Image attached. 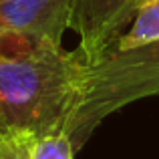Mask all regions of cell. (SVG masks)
I'll list each match as a JSON object with an SVG mask.
<instances>
[{"label": "cell", "mask_w": 159, "mask_h": 159, "mask_svg": "<svg viewBox=\"0 0 159 159\" xmlns=\"http://www.w3.org/2000/svg\"><path fill=\"white\" fill-rule=\"evenodd\" d=\"M85 79L79 51L0 32V135H66L85 95Z\"/></svg>", "instance_id": "6da1fadb"}, {"label": "cell", "mask_w": 159, "mask_h": 159, "mask_svg": "<svg viewBox=\"0 0 159 159\" xmlns=\"http://www.w3.org/2000/svg\"><path fill=\"white\" fill-rule=\"evenodd\" d=\"M159 95V39L141 47L109 48L87 66L85 95L66 135L81 149L93 131L119 109Z\"/></svg>", "instance_id": "7a4b0ae2"}, {"label": "cell", "mask_w": 159, "mask_h": 159, "mask_svg": "<svg viewBox=\"0 0 159 159\" xmlns=\"http://www.w3.org/2000/svg\"><path fill=\"white\" fill-rule=\"evenodd\" d=\"M149 0H77L70 28L79 34L77 51L85 65L103 58L117 43L121 30L133 22Z\"/></svg>", "instance_id": "3957f363"}, {"label": "cell", "mask_w": 159, "mask_h": 159, "mask_svg": "<svg viewBox=\"0 0 159 159\" xmlns=\"http://www.w3.org/2000/svg\"><path fill=\"white\" fill-rule=\"evenodd\" d=\"M77 0H0V32L61 44Z\"/></svg>", "instance_id": "277c9868"}, {"label": "cell", "mask_w": 159, "mask_h": 159, "mask_svg": "<svg viewBox=\"0 0 159 159\" xmlns=\"http://www.w3.org/2000/svg\"><path fill=\"white\" fill-rule=\"evenodd\" d=\"M155 39H159V0H149L137 12L135 20L131 22V28L125 34H121L111 48L127 51V48H135L145 43H151Z\"/></svg>", "instance_id": "5b68a950"}, {"label": "cell", "mask_w": 159, "mask_h": 159, "mask_svg": "<svg viewBox=\"0 0 159 159\" xmlns=\"http://www.w3.org/2000/svg\"><path fill=\"white\" fill-rule=\"evenodd\" d=\"M75 151L77 149L69 135L52 133V135H43L34 139L30 159H73Z\"/></svg>", "instance_id": "8992f818"}, {"label": "cell", "mask_w": 159, "mask_h": 159, "mask_svg": "<svg viewBox=\"0 0 159 159\" xmlns=\"http://www.w3.org/2000/svg\"><path fill=\"white\" fill-rule=\"evenodd\" d=\"M34 139L36 137L30 133H2L0 135V159H30Z\"/></svg>", "instance_id": "52a82bcc"}]
</instances>
